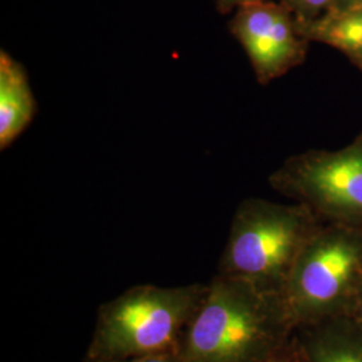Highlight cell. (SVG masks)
Segmentation results:
<instances>
[{
  "mask_svg": "<svg viewBox=\"0 0 362 362\" xmlns=\"http://www.w3.org/2000/svg\"><path fill=\"white\" fill-rule=\"evenodd\" d=\"M269 291L218 274L181 339V362H262L278 351L285 305Z\"/></svg>",
  "mask_w": 362,
  "mask_h": 362,
  "instance_id": "cell-1",
  "label": "cell"
},
{
  "mask_svg": "<svg viewBox=\"0 0 362 362\" xmlns=\"http://www.w3.org/2000/svg\"><path fill=\"white\" fill-rule=\"evenodd\" d=\"M208 284L132 286L103 303L86 350L90 360L177 354Z\"/></svg>",
  "mask_w": 362,
  "mask_h": 362,
  "instance_id": "cell-2",
  "label": "cell"
},
{
  "mask_svg": "<svg viewBox=\"0 0 362 362\" xmlns=\"http://www.w3.org/2000/svg\"><path fill=\"white\" fill-rule=\"evenodd\" d=\"M302 240L303 221L297 211L263 203L246 204L233 220L219 274L264 290V285L288 279Z\"/></svg>",
  "mask_w": 362,
  "mask_h": 362,
  "instance_id": "cell-3",
  "label": "cell"
},
{
  "mask_svg": "<svg viewBox=\"0 0 362 362\" xmlns=\"http://www.w3.org/2000/svg\"><path fill=\"white\" fill-rule=\"evenodd\" d=\"M230 30L246 49L262 81L282 74L297 62L300 43L285 6L264 0L242 6L230 22Z\"/></svg>",
  "mask_w": 362,
  "mask_h": 362,
  "instance_id": "cell-4",
  "label": "cell"
},
{
  "mask_svg": "<svg viewBox=\"0 0 362 362\" xmlns=\"http://www.w3.org/2000/svg\"><path fill=\"white\" fill-rule=\"evenodd\" d=\"M356 264L357 251L344 240L300 251L288 276L287 310L306 313L332 302L348 284Z\"/></svg>",
  "mask_w": 362,
  "mask_h": 362,
  "instance_id": "cell-5",
  "label": "cell"
},
{
  "mask_svg": "<svg viewBox=\"0 0 362 362\" xmlns=\"http://www.w3.org/2000/svg\"><path fill=\"white\" fill-rule=\"evenodd\" d=\"M276 182L325 204L362 211V151L294 163Z\"/></svg>",
  "mask_w": 362,
  "mask_h": 362,
  "instance_id": "cell-6",
  "label": "cell"
},
{
  "mask_svg": "<svg viewBox=\"0 0 362 362\" xmlns=\"http://www.w3.org/2000/svg\"><path fill=\"white\" fill-rule=\"evenodd\" d=\"M35 115V100L23 66L0 52V149L22 134Z\"/></svg>",
  "mask_w": 362,
  "mask_h": 362,
  "instance_id": "cell-7",
  "label": "cell"
},
{
  "mask_svg": "<svg viewBox=\"0 0 362 362\" xmlns=\"http://www.w3.org/2000/svg\"><path fill=\"white\" fill-rule=\"evenodd\" d=\"M297 31L341 50L362 54V8L330 10L320 19H298Z\"/></svg>",
  "mask_w": 362,
  "mask_h": 362,
  "instance_id": "cell-8",
  "label": "cell"
},
{
  "mask_svg": "<svg viewBox=\"0 0 362 362\" xmlns=\"http://www.w3.org/2000/svg\"><path fill=\"white\" fill-rule=\"evenodd\" d=\"M311 362H362V351L350 346L320 345L311 349Z\"/></svg>",
  "mask_w": 362,
  "mask_h": 362,
  "instance_id": "cell-9",
  "label": "cell"
},
{
  "mask_svg": "<svg viewBox=\"0 0 362 362\" xmlns=\"http://www.w3.org/2000/svg\"><path fill=\"white\" fill-rule=\"evenodd\" d=\"M336 0H282L288 11L297 13L299 19H314L315 15L327 7H333Z\"/></svg>",
  "mask_w": 362,
  "mask_h": 362,
  "instance_id": "cell-10",
  "label": "cell"
},
{
  "mask_svg": "<svg viewBox=\"0 0 362 362\" xmlns=\"http://www.w3.org/2000/svg\"><path fill=\"white\" fill-rule=\"evenodd\" d=\"M83 362H181L177 354H163V356H151V357H137V358H125V360H90L86 358Z\"/></svg>",
  "mask_w": 362,
  "mask_h": 362,
  "instance_id": "cell-11",
  "label": "cell"
},
{
  "mask_svg": "<svg viewBox=\"0 0 362 362\" xmlns=\"http://www.w3.org/2000/svg\"><path fill=\"white\" fill-rule=\"evenodd\" d=\"M258 1L263 0H216V8L220 13H228L233 11V8H239L242 6Z\"/></svg>",
  "mask_w": 362,
  "mask_h": 362,
  "instance_id": "cell-12",
  "label": "cell"
},
{
  "mask_svg": "<svg viewBox=\"0 0 362 362\" xmlns=\"http://www.w3.org/2000/svg\"><path fill=\"white\" fill-rule=\"evenodd\" d=\"M362 8V0H336L332 10H357Z\"/></svg>",
  "mask_w": 362,
  "mask_h": 362,
  "instance_id": "cell-13",
  "label": "cell"
},
{
  "mask_svg": "<svg viewBox=\"0 0 362 362\" xmlns=\"http://www.w3.org/2000/svg\"><path fill=\"white\" fill-rule=\"evenodd\" d=\"M262 362H293L290 358H287L285 356H282V354H278V353H275V354H272V357H269L267 360H264V361Z\"/></svg>",
  "mask_w": 362,
  "mask_h": 362,
  "instance_id": "cell-14",
  "label": "cell"
}]
</instances>
